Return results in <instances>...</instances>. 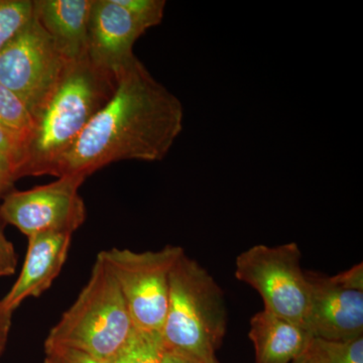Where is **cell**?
Returning a JSON list of instances; mask_svg holds the SVG:
<instances>
[{
	"instance_id": "cell-11",
	"label": "cell",
	"mask_w": 363,
	"mask_h": 363,
	"mask_svg": "<svg viewBox=\"0 0 363 363\" xmlns=\"http://www.w3.org/2000/svg\"><path fill=\"white\" fill-rule=\"evenodd\" d=\"M71 233H42L28 238V252L20 276L6 297L0 300L13 313L30 297H40L59 276L70 250Z\"/></svg>"
},
{
	"instance_id": "cell-3",
	"label": "cell",
	"mask_w": 363,
	"mask_h": 363,
	"mask_svg": "<svg viewBox=\"0 0 363 363\" xmlns=\"http://www.w3.org/2000/svg\"><path fill=\"white\" fill-rule=\"evenodd\" d=\"M223 293L209 272L185 253L169 274L162 348L195 363L215 357L226 333Z\"/></svg>"
},
{
	"instance_id": "cell-24",
	"label": "cell",
	"mask_w": 363,
	"mask_h": 363,
	"mask_svg": "<svg viewBox=\"0 0 363 363\" xmlns=\"http://www.w3.org/2000/svg\"><path fill=\"white\" fill-rule=\"evenodd\" d=\"M292 363H319L317 362L316 358H315L314 355H313V353L311 351L309 350V348H308V350L306 351L304 354L302 355V357L297 358V359L294 360Z\"/></svg>"
},
{
	"instance_id": "cell-16",
	"label": "cell",
	"mask_w": 363,
	"mask_h": 363,
	"mask_svg": "<svg viewBox=\"0 0 363 363\" xmlns=\"http://www.w3.org/2000/svg\"><path fill=\"white\" fill-rule=\"evenodd\" d=\"M309 350L319 363H363V336L348 341L314 337Z\"/></svg>"
},
{
	"instance_id": "cell-2",
	"label": "cell",
	"mask_w": 363,
	"mask_h": 363,
	"mask_svg": "<svg viewBox=\"0 0 363 363\" xmlns=\"http://www.w3.org/2000/svg\"><path fill=\"white\" fill-rule=\"evenodd\" d=\"M116 87V77L93 65L87 57L67 64L56 87L33 116L21 178L49 175Z\"/></svg>"
},
{
	"instance_id": "cell-7",
	"label": "cell",
	"mask_w": 363,
	"mask_h": 363,
	"mask_svg": "<svg viewBox=\"0 0 363 363\" xmlns=\"http://www.w3.org/2000/svg\"><path fill=\"white\" fill-rule=\"evenodd\" d=\"M67 64L33 14L0 51V83L20 98L33 118L56 87Z\"/></svg>"
},
{
	"instance_id": "cell-23",
	"label": "cell",
	"mask_w": 363,
	"mask_h": 363,
	"mask_svg": "<svg viewBox=\"0 0 363 363\" xmlns=\"http://www.w3.org/2000/svg\"><path fill=\"white\" fill-rule=\"evenodd\" d=\"M161 363H195L187 359V358L181 357V355L176 354V353L171 352V351L164 350L162 348Z\"/></svg>"
},
{
	"instance_id": "cell-20",
	"label": "cell",
	"mask_w": 363,
	"mask_h": 363,
	"mask_svg": "<svg viewBox=\"0 0 363 363\" xmlns=\"http://www.w3.org/2000/svg\"><path fill=\"white\" fill-rule=\"evenodd\" d=\"M44 363H114L85 352L62 345H45Z\"/></svg>"
},
{
	"instance_id": "cell-26",
	"label": "cell",
	"mask_w": 363,
	"mask_h": 363,
	"mask_svg": "<svg viewBox=\"0 0 363 363\" xmlns=\"http://www.w3.org/2000/svg\"><path fill=\"white\" fill-rule=\"evenodd\" d=\"M207 363H219L218 360L216 359V357L212 358L210 362H208Z\"/></svg>"
},
{
	"instance_id": "cell-14",
	"label": "cell",
	"mask_w": 363,
	"mask_h": 363,
	"mask_svg": "<svg viewBox=\"0 0 363 363\" xmlns=\"http://www.w3.org/2000/svg\"><path fill=\"white\" fill-rule=\"evenodd\" d=\"M26 136L0 126V185L11 191L21 178L25 160Z\"/></svg>"
},
{
	"instance_id": "cell-18",
	"label": "cell",
	"mask_w": 363,
	"mask_h": 363,
	"mask_svg": "<svg viewBox=\"0 0 363 363\" xmlns=\"http://www.w3.org/2000/svg\"><path fill=\"white\" fill-rule=\"evenodd\" d=\"M33 118L23 101L0 83V126L28 138Z\"/></svg>"
},
{
	"instance_id": "cell-12",
	"label": "cell",
	"mask_w": 363,
	"mask_h": 363,
	"mask_svg": "<svg viewBox=\"0 0 363 363\" xmlns=\"http://www.w3.org/2000/svg\"><path fill=\"white\" fill-rule=\"evenodd\" d=\"M93 0H33V14L66 62L87 57Z\"/></svg>"
},
{
	"instance_id": "cell-19",
	"label": "cell",
	"mask_w": 363,
	"mask_h": 363,
	"mask_svg": "<svg viewBox=\"0 0 363 363\" xmlns=\"http://www.w3.org/2000/svg\"><path fill=\"white\" fill-rule=\"evenodd\" d=\"M119 6L143 23L147 30L159 26L164 18V0H116Z\"/></svg>"
},
{
	"instance_id": "cell-8",
	"label": "cell",
	"mask_w": 363,
	"mask_h": 363,
	"mask_svg": "<svg viewBox=\"0 0 363 363\" xmlns=\"http://www.w3.org/2000/svg\"><path fill=\"white\" fill-rule=\"evenodd\" d=\"M83 176L58 180L30 190L9 191L0 205V218L28 238L42 233L73 234L84 224L86 207L79 188Z\"/></svg>"
},
{
	"instance_id": "cell-13",
	"label": "cell",
	"mask_w": 363,
	"mask_h": 363,
	"mask_svg": "<svg viewBox=\"0 0 363 363\" xmlns=\"http://www.w3.org/2000/svg\"><path fill=\"white\" fill-rule=\"evenodd\" d=\"M250 338L257 363H292L308 350L314 336L305 327L264 309L252 318Z\"/></svg>"
},
{
	"instance_id": "cell-4",
	"label": "cell",
	"mask_w": 363,
	"mask_h": 363,
	"mask_svg": "<svg viewBox=\"0 0 363 363\" xmlns=\"http://www.w3.org/2000/svg\"><path fill=\"white\" fill-rule=\"evenodd\" d=\"M135 329L116 279L99 253L87 284L50 330L45 345L68 346L114 362Z\"/></svg>"
},
{
	"instance_id": "cell-25",
	"label": "cell",
	"mask_w": 363,
	"mask_h": 363,
	"mask_svg": "<svg viewBox=\"0 0 363 363\" xmlns=\"http://www.w3.org/2000/svg\"><path fill=\"white\" fill-rule=\"evenodd\" d=\"M7 192H9V191H7L6 189H4V187H2L1 185H0V197H2V196L6 195Z\"/></svg>"
},
{
	"instance_id": "cell-10",
	"label": "cell",
	"mask_w": 363,
	"mask_h": 363,
	"mask_svg": "<svg viewBox=\"0 0 363 363\" xmlns=\"http://www.w3.org/2000/svg\"><path fill=\"white\" fill-rule=\"evenodd\" d=\"M147 28L116 0H93L88 28L87 58L118 77L135 61L133 45Z\"/></svg>"
},
{
	"instance_id": "cell-15",
	"label": "cell",
	"mask_w": 363,
	"mask_h": 363,
	"mask_svg": "<svg viewBox=\"0 0 363 363\" xmlns=\"http://www.w3.org/2000/svg\"><path fill=\"white\" fill-rule=\"evenodd\" d=\"M162 353L161 335L135 329L114 363H161Z\"/></svg>"
},
{
	"instance_id": "cell-6",
	"label": "cell",
	"mask_w": 363,
	"mask_h": 363,
	"mask_svg": "<svg viewBox=\"0 0 363 363\" xmlns=\"http://www.w3.org/2000/svg\"><path fill=\"white\" fill-rule=\"evenodd\" d=\"M301 259L296 242L255 245L238 255L235 277L259 292L264 310L307 329L310 284Z\"/></svg>"
},
{
	"instance_id": "cell-21",
	"label": "cell",
	"mask_w": 363,
	"mask_h": 363,
	"mask_svg": "<svg viewBox=\"0 0 363 363\" xmlns=\"http://www.w3.org/2000/svg\"><path fill=\"white\" fill-rule=\"evenodd\" d=\"M18 266V257L13 242L7 240L0 227V279L13 276Z\"/></svg>"
},
{
	"instance_id": "cell-5",
	"label": "cell",
	"mask_w": 363,
	"mask_h": 363,
	"mask_svg": "<svg viewBox=\"0 0 363 363\" xmlns=\"http://www.w3.org/2000/svg\"><path fill=\"white\" fill-rule=\"evenodd\" d=\"M183 253V248L173 245L157 252L114 247L100 252L138 330L161 335L168 310L169 274Z\"/></svg>"
},
{
	"instance_id": "cell-9",
	"label": "cell",
	"mask_w": 363,
	"mask_h": 363,
	"mask_svg": "<svg viewBox=\"0 0 363 363\" xmlns=\"http://www.w3.org/2000/svg\"><path fill=\"white\" fill-rule=\"evenodd\" d=\"M310 284L306 327L315 338L348 341L363 336V264L335 277L306 272Z\"/></svg>"
},
{
	"instance_id": "cell-1",
	"label": "cell",
	"mask_w": 363,
	"mask_h": 363,
	"mask_svg": "<svg viewBox=\"0 0 363 363\" xmlns=\"http://www.w3.org/2000/svg\"><path fill=\"white\" fill-rule=\"evenodd\" d=\"M182 102L136 59L116 78L111 99L50 171L87 178L112 162L162 161L183 130Z\"/></svg>"
},
{
	"instance_id": "cell-22",
	"label": "cell",
	"mask_w": 363,
	"mask_h": 363,
	"mask_svg": "<svg viewBox=\"0 0 363 363\" xmlns=\"http://www.w3.org/2000/svg\"><path fill=\"white\" fill-rule=\"evenodd\" d=\"M11 319H13V313L7 311L0 303V357L6 350L7 341H9L11 323H13Z\"/></svg>"
},
{
	"instance_id": "cell-17",
	"label": "cell",
	"mask_w": 363,
	"mask_h": 363,
	"mask_svg": "<svg viewBox=\"0 0 363 363\" xmlns=\"http://www.w3.org/2000/svg\"><path fill=\"white\" fill-rule=\"evenodd\" d=\"M33 16V0H0V51Z\"/></svg>"
}]
</instances>
